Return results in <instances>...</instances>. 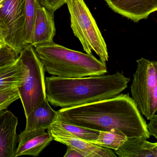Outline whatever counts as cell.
<instances>
[{"label":"cell","instance_id":"1","mask_svg":"<svg viewBox=\"0 0 157 157\" xmlns=\"http://www.w3.org/2000/svg\"><path fill=\"white\" fill-rule=\"evenodd\" d=\"M57 120L98 131L117 130L127 138L150 135L147 124L129 94L78 107L62 108Z\"/></svg>","mask_w":157,"mask_h":157},{"label":"cell","instance_id":"2","mask_svg":"<svg viewBox=\"0 0 157 157\" xmlns=\"http://www.w3.org/2000/svg\"><path fill=\"white\" fill-rule=\"evenodd\" d=\"M130 80L119 72L81 78L47 77L46 96L54 107L74 108L114 97L127 88Z\"/></svg>","mask_w":157,"mask_h":157},{"label":"cell","instance_id":"3","mask_svg":"<svg viewBox=\"0 0 157 157\" xmlns=\"http://www.w3.org/2000/svg\"><path fill=\"white\" fill-rule=\"evenodd\" d=\"M45 72L59 77L81 78L103 75L106 64L92 54L71 49L54 41L34 47Z\"/></svg>","mask_w":157,"mask_h":157},{"label":"cell","instance_id":"4","mask_svg":"<svg viewBox=\"0 0 157 157\" xmlns=\"http://www.w3.org/2000/svg\"><path fill=\"white\" fill-rule=\"evenodd\" d=\"M23 67L21 84L17 87L25 117L47 98L45 70L35 48L27 44L19 54Z\"/></svg>","mask_w":157,"mask_h":157},{"label":"cell","instance_id":"5","mask_svg":"<svg viewBox=\"0 0 157 157\" xmlns=\"http://www.w3.org/2000/svg\"><path fill=\"white\" fill-rule=\"evenodd\" d=\"M71 28L83 50L88 54L93 51L106 64L109 56L107 44L98 25L84 0H67Z\"/></svg>","mask_w":157,"mask_h":157},{"label":"cell","instance_id":"6","mask_svg":"<svg viewBox=\"0 0 157 157\" xmlns=\"http://www.w3.org/2000/svg\"><path fill=\"white\" fill-rule=\"evenodd\" d=\"M136 62L131 93L140 113L150 120L157 115V61L142 58Z\"/></svg>","mask_w":157,"mask_h":157},{"label":"cell","instance_id":"7","mask_svg":"<svg viewBox=\"0 0 157 157\" xmlns=\"http://www.w3.org/2000/svg\"><path fill=\"white\" fill-rule=\"evenodd\" d=\"M26 0H4L0 4V19L7 29L6 44L18 54L26 43Z\"/></svg>","mask_w":157,"mask_h":157},{"label":"cell","instance_id":"8","mask_svg":"<svg viewBox=\"0 0 157 157\" xmlns=\"http://www.w3.org/2000/svg\"><path fill=\"white\" fill-rule=\"evenodd\" d=\"M36 15L29 44L33 47L53 42L56 29L54 14L35 0Z\"/></svg>","mask_w":157,"mask_h":157},{"label":"cell","instance_id":"9","mask_svg":"<svg viewBox=\"0 0 157 157\" xmlns=\"http://www.w3.org/2000/svg\"><path fill=\"white\" fill-rule=\"evenodd\" d=\"M109 7L135 22L146 19L157 11V0H105Z\"/></svg>","mask_w":157,"mask_h":157},{"label":"cell","instance_id":"10","mask_svg":"<svg viewBox=\"0 0 157 157\" xmlns=\"http://www.w3.org/2000/svg\"><path fill=\"white\" fill-rule=\"evenodd\" d=\"M45 129L24 131L18 135V146L14 157L28 155L38 157L53 140L52 135Z\"/></svg>","mask_w":157,"mask_h":157},{"label":"cell","instance_id":"11","mask_svg":"<svg viewBox=\"0 0 157 157\" xmlns=\"http://www.w3.org/2000/svg\"><path fill=\"white\" fill-rule=\"evenodd\" d=\"M17 118L8 110L0 112V157H14L18 136Z\"/></svg>","mask_w":157,"mask_h":157},{"label":"cell","instance_id":"12","mask_svg":"<svg viewBox=\"0 0 157 157\" xmlns=\"http://www.w3.org/2000/svg\"><path fill=\"white\" fill-rule=\"evenodd\" d=\"M48 131L52 135L54 141L83 152L86 154L88 157H117L109 148L96 145L90 142L66 134L50 130H48Z\"/></svg>","mask_w":157,"mask_h":157},{"label":"cell","instance_id":"13","mask_svg":"<svg viewBox=\"0 0 157 157\" xmlns=\"http://www.w3.org/2000/svg\"><path fill=\"white\" fill-rule=\"evenodd\" d=\"M58 117V112L51 107L47 98L26 117V125L25 130H48L57 120Z\"/></svg>","mask_w":157,"mask_h":157},{"label":"cell","instance_id":"14","mask_svg":"<svg viewBox=\"0 0 157 157\" xmlns=\"http://www.w3.org/2000/svg\"><path fill=\"white\" fill-rule=\"evenodd\" d=\"M155 144L144 137L127 138L115 153L119 157H154Z\"/></svg>","mask_w":157,"mask_h":157},{"label":"cell","instance_id":"15","mask_svg":"<svg viewBox=\"0 0 157 157\" xmlns=\"http://www.w3.org/2000/svg\"><path fill=\"white\" fill-rule=\"evenodd\" d=\"M23 75V67L19 57L15 61L0 67V90L17 88Z\"/></svg>","mask_w":157,"mask_h":157},{"label":"cell","instance_id":"16","mask_svg":"<svg viewBox=\"0 0 157 157\" xmlns=\"http://www.w3.org/2000/svg\"><path fill=\"white\" fill-rule=\"evenodd\" d=\"M48 130L66 134L90 142L98 138L99 131L84 128L57 120Z\"/></svg>","mask_w":157,"mask_h":157},{"label":"cell","instance_id":"17","mask_svg":"<svg viewBox=\"0 0 157 157\" xmlns=\"http://www.w3.org/2000/svg\"><path fill=\"white\" fill-rule=\"evenodd\" d=\"M127 139V136L123 133L117 130L100 131L97 139L90 143L115 151L120 148Z\"/></svg>","mask_w":157,"mask_h":157},{"label":"cell","instance_id":"18","mask_svg":"<svg viewBox=\"0 0 157 157\" xmlns=\"http://www.w3.org/2000/svg\"><path fill=\"white\" fill-rule=\"evenodd\" d=\"M36 15L35 0L25 1L26 43L29 44Z\"/></svg>","mask_w":157,"mask_h":157},{"label":"cell","instance_id":"19","mask_svg":"<svg viewBox=\"0 0 157 157\" xmlns=\"http://www.w3.org/2000/svg\"><path fill=\"white\" fill-rule=\"evenodd\" d=\"M19 98L17 88L0 90V112L6 109L12 103Z\"/></svg>","mask_w":157,"mask_h":157},{"label":"cell","instance_id":"20","mask_svg":"<svg viewBox=\"0 0 157 157\" xmlns=\"http://www.w3.org/2000/svg\"><path fill=\"white\" fill-rule=\"evenodd\" d=\"M19 54L12 48L6 45L0 48V67L15 61Z\"/></svg>","mask_w":157,"mask_h":157},{"label":"cell","instance_id":"21","mask_svg":"<svg viewBox=\"0 0 157 157\" xmlns=\"http://www.w3.org/2000/svg\"><path fill=\"white\" fill-rule=\"evenodd\" d=\"M40 3L49 12L54 14L56 10L66 4L67 0H38Z\"/></svg>","mask_w":157,"mask_h":157},{"label":"cell","instance_id":"22","mask_svg":"<svg viewBox=\"0 0 157 157\" xmlns=\"http://www.w3.org/2000/svg\"><path fill=\"white\" fill-rule=\"evenodd\" d=\"M7 29L2 20L0 19V48L7 45L6 42Z\"/></svg>","mask_w":157,"mask_h":157},{"label":"cell","instance_id":"23","mask_svg":"<svg viewBox=\"0 0 157 157\" xmlns=\"http://www.w3.org/2000/svg\"><path fill=\"white\" fill-rule=\"evenodd\" d=\"M147 124V129L150 135L155 137L157 140V115L153 116Z\"/></svg>","mask_w":157,"mask_h":157},{"label":"cell","instance_id":"24","mask_svg":"<svg viewBox=\"0 0 157 157\" xmlns=\"http://www.w3.org/2000/svg\"><path fill=\"white\" fill-rule=\"evenodd\" d=\"M63 157H88V156L83 152L67 147V151Z\"/></svg>","mask_w":157,"mask_h":157},{"label":"cell","instance_id":"25","mask_svg":"<svg viewBox=\"0 0 157 157\" xmlns=\"http://www.w3.org/2000/svg\"><path fill=\"white\" fill-rule=\"evenodd\" d=\"M154 157H157V142L155 143L154 147Z\"/></svg>","mask_w":157,"mask_h":157},{"label":"cell","instance_id":"26","mask_svg":"<svg viewBox=\"0 0 157 157\" xmlns=\"http://www.w3.org/2000/svg\"><path fill=\"white\" fill-rule=\"evenodd\" d=\"M3 1L4 0H0V4H1V3H2Z\"/></svg>","mask_w":157,"mask_h":157}]
</instances>
